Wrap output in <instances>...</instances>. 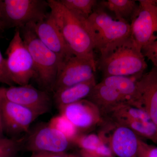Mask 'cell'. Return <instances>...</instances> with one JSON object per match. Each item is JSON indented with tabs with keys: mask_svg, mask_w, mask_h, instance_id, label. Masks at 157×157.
I'll return each instance as SVG.
<instances>
[{
	"mask_svg": "<svg viewBox=\"0 0 157 157\" xmlns=\"http://www.w3.org/2000/svg\"><path fill=\"white\" fill-rule=\"evenodd\" d=\"M48 2L51 15L73 55L97 66L94 39L86 19L70 12L59 0Z\"/></svg>",
	"mask_w": 157,
	"mask_h": 157,
	"instance_id": "1",
	"label": "cell"
},
{
	"mask_svg": "<svg viewBox=\"0 0 157 157\" xmlns=\"http://www.w3.org/2000/svg\"><path fill=\"white\" fill-rule=\"evenodd\" d=\"M145 59L130 37L100 55L97 67L104 77L125 76L139 79L147 67Z\"/></svg>",
	"mask_w": 157,
	"mask_h": 157,
	"instance_id": "2",
	"label": "cell"
},
{
	"mask_svg": "<svg viewBox=\"0 0 157 157\" xmlns=\"http://www.w3.org/2000/svg\"><path fill=\"white\" fill-rule=\"evenodd\" d=\"M86 21L92 35L95 50L100 55L131 37L130 23L113 18L98 6Z\"/></svg>",
	"mask_w": 157,
	"mask_h": 157,
	"instance_id": "3",
	"label": "cell"
},
{
	"mask_svg": "<svg viewBox=\"0 0 157 157\" xmlns=\"http://www.w3.org/2000/svg\"><path fill=\"white\" fill-rule=\"evenodd\" d=\"M20 30L33 61L38 83L44 90L52 92L61 65L59 59L38 38L34 32L33 24L25 26Z\"/></svg>",
	"mask_w": 157,
	"mask_h": 157,
	"instance_id": "4",
	"label": "cell"
},
{
	"mask_svg": "<svg viewBox=\"0 0 157 157\" xmlns=\"http://www.w3.org/2000/svg\"><path fill=\"white\" fill-rule=\"evenodd\" d=\"M48 1L4 0L0 7L2 29H21L45 18L50 11Z\"/></svg>",
	"mask_w": 157,
	"mask_h": 157,
	"instance_id": "5",
	"label": "cell"
},
{
	"mask_svg": "<svg viewBox=\"0 0 157 157\" xmlns=\"http://www.w3.org/2000/svg\"><path fill=\"white\" fill-rule=\"evenodd\" d=\"M6 53L7 70L14 84L27 85L32 78H36L33 61L23 40L19 29H15Z\"/></svg>",
	"mask_w": 157,
	"mask_h": 157,
	"instance_id": "6",
	"label": "cell"
},
{
	"mask_svg": "<svg viewBox=\"0 0 157 157\" xmlns=\"http://www.w3.org/2000/svg\"><path fill=\"white\" fill-rule=\"evenodd\" d=\"M106 117L114 124L132 129L138 136L157 144V125L143 108L129 103L120 104Z\"/></svg>",
	"mask_w": 157,
	"mask_h": 157,
	"instance_id": "7",
	"label": "cell"
},
{
	"mask_svg": "<svg viewBox=\"0 0 157 157\" xmlns=\"http://www.w3.org/2000/svg\"><path fill=\"white\" fill-rule=\"evenodd\" d=\"M138 2V9L130 23L131 37L141 50L157 38V5L155 0Z\"/></svg>",
	"mask_w": 157,
	"mask_h": 157,
	"instance_id": "8",
	"label": "cell"
},
{
	"mask_svg": "<svg viewBox=\"0 0 157 157\" xmlns=\"http://www.w3.org/2000/svg\"><path fill=\"white\" fill-rule=\"evenodd\" d=\"M24 137L22 149L31 152L65 153L70 140L48 124L40 125Z\"/></svg>",
	"mask_w": 157,
	"mask_h": 157,
	"instance_id": "9",
	"label": "cell"
},
{
	"mask_svg": "<svg viewBox=\"0 0 157 157\" xmlns=\"http://www.w3.org/2000/svg\"><path fill=\"white\" fill-rule=\"evenodd\" d=\"M3 95L6 100L31 109L39 116L48 113L52 108L53 98L49 92L30 85L4 87Z\"/></svg>",
	"mask_w": 157,
	"mask_h": 157,
	"instance_id": "10",
	"label": "cell"
},
{
	"mask_svg": "<svg viewBox=\"0 0 157 157\" xmlns=\"http://www.w3.org/2000/svg\"><path fill=\"white\" fill-rule=\"evenodd\" d=\"M97 67L79 57H71L59 68L52 93L95 78Z\"/></svg>",
	"mask_w": 157,
	"mask_h": 157,
	"instance_id": "11",
	"label": "cell"
},
{
	"mask_svg": "<svg viewBox=\"0 0 157 157\" xmlns=\"http://www.w3.org/2000/svg\"><path fill=\"white\" fill-rule=\"evenodd\" d=\"M1 109L3 131L10 138L28 133L31 124L39 117L31 109L6 100L4 95Z\"/></svg>",
	"mask_w": 157,
	"mask_h": 157,
	"instance_id": "12",
	"label": "cell"
},
{
	"mask_svg": "<svg viewBox=\"0 0 157 157\" xmlns=\"http://www.w3.org/2000/svg\"><path fill=\"white\" fill-rule=\"evenodd\" d=\"M33 27L40 41L58 57L61 65L74 56L50 12L45 18L33 24Z\"/></svg>",
	"mask_w": 157,
	"mask_h": 157,
	"instance_id": "13",
	"label": "cell"
},
{
	"mask_svg": "<svg viewBox=\"0 0 157 157\" xmlns=\"http://www.w3.org/2000/svg\"><path fill=\"white\" fill-rule=\"evenodd\" d=\"M109 144L113 153L118 157H142L146 144L132 129L115 125Z\"/></svg>",
	"mask_w": 157,
	"mask_h": 157,
	"instance_id": "14",
	"label": "cell"
},
{
	"mask_svg": "<svg viewBox=\"0 0 157 157\" xmlns=\"http://www.w3.org/2000/svg\"><path fill=\"white\" fill-rule=\"evenodd\" d=\"M77 130H85L96 124L101 119L99 109L94 104L86 100H81L59 108Z\"/></svg>",
	"mask_w": 157,
	"mask_h": 157,
	"instance_id": "15",
	"label": "cell"
},
{
	"mask_svg": "<svg viewBox=\"0 0 157 157\" xmlns=\"http://www.w3.org/2000/svg\"><path fill=\"white\" fill-rule=\"evenodd\" d=\"M139 107L157 125V68L153 67L138 80Z\"/></svg>",
	"mask_w": 157,
	"mask_h": 157,
	"instance_id": "16",
	"label": "cell"
},
{
	"mask_svg": "<svg viewBox=\"0 0 157 157\" xmlns=\"http://www.w3.org/2000/svg\"><path fill=\"white\" fill-rule=\"evenodd\" d=\"M86 99L95 105L99 109L101 117L106 116L120 104L127 103L115 90L101 82L97 83Z\"/></svg>",
	"mask_w": 157,
	"mask_h": 157,
	"instance_id": "17",
	"label": "cell"
},
{
	"mask_svg": "<svg viewBox=\"0 0 157 157\" xmlns=\"http://www.w3.org/2000/svg\"><path fill=\"white\" fill-rule=\"evenodd\" d=\"M138 79L130 76H112L104 77L101 82L115 90L127 103L139 107Z\"/></svg>",
	"mask_w": 157,
	"mask_h": 157,
	"instance_id": "18",
	"label": "cell"
},
{
	"mask_svg": "<svg viewBox=\"0 0 157 157\" xmlns=\"http://www.w3.org/2000/svg\"><path fill=\"white\" fill-rule=\"evenodd\" d=\"M95 77L88 81L65 88L53 93V101L58 108L86 99L96 85Z\"/></svg>",
	"mask_w": 157,
	"mask_h": 157,
	"instance_id": "19",
	"label": "cell"
},
{
	"mask_svg": "<svg viewBox=\"0 0 157 157\" xmlns=\"http://www.w3.org/2000/svg\"><path fill=\"white\" fill-rule=\"evenodd\" d=\"M98 6L112 12L115 19L131 21L138 8V1L135 0H107L98 2Z\"/></svg>",
	"mask_w": 157,
	"mask_h": 157,
	"instance_id": "20",
	"label": "cell"
},
{
	"mask_svg": "<svg viewBox=\"0 0 157 157\" xmlns=\"http://www.w3.org/2000/svg\"><path fill=\"white\" fill-rule=\"evenodd\" d=\"M76 138H78L76 140L82 149L84 157H113L110 147L98 135L91 134Z\"/></svg>",
	"mask_w": 157,
	"mask_h": 157,
	"instance_id": "21",
	"label": "cell"
},
{
	"mask_svg": "<svg viewBox=\"0 0 157 157\" xmlns=\"http://www.w3.org/2000/svg\"><path fill=\"white\" fill-rule=\"evenodd\" d=\"M62 5L76 16L87 19L98 6L97 0H59Z\"/></svg>",
	"mask_w": 157,
	"mask_h": 157,
	"instance_id": "22",
	"label": "cell"
},
{
	"mask_svg": "<svg viewBox=\"0 0 157 157\" xmlns=\"http://www.w3.org/2000/svg\"><path fill=\"white\" fill-rule=\"evenodd\" d=\"M48 124L65 135L69 140L77 138V131L76 127L64 116L60 114L51 119Z\"/></svg>",
	"mask_w": 157,
	"mask_h": 157,
	"instance_id": "23",
	"label": "cell"
},
{
	"mask_svg": "<svg viewBox=\"0 0 157 157\" xmlns=\"http://www.w3.org/2000/svg\"><path fill=\"white\" fill-rule=\"evenodd\" d=\"M141 52L145 58L148 59L153 67L157 68V38L144 46Z\"/></svg>",
	"mask_w": 157,
	"mask_h": 157,
	"instance_id": "24",
	"label": "cell"
},
{
	"mask_svg": "<svg viewBox=\"0 0 157 157\" xmlns=\"http://www.w3.org/2000/svg\"><path fill=\"white\" fill-rule=\"evenodd\" d=\"M0 82L10 86H13V83L9 76L7 67L6 59L3 58L0 50Z\"/></svg>",
	"mask_w": 157,
	"mask_h": 157,
	"instance_id": "25",
	"label": "cell"
},
{
	"mask_svg": "<svg viewBox=\"0 0 157 157\" xmlns=\"http://www.w3.org/2000/svg\"><path fill=\"white\" fill-rule=\"evenodd\" d=\"M30 157H67L65 153H56L47 152H35Z\"/></svg>",
	"mask_w": 157,
	"mask_h": 157,
	"instance_id": "26",
	"label": "cell"
},
{
	"mask_svg": "<svg viewBox=\"0 0 157 157\" xmlns=\"http://www.w3.org/2000/svg\"><path fill=\"white\" fill-rule=\"evenodd\" d=\"M142 157H157V147L146 144Z\"/></svg>",
	"mask_w": 157,
	"mask_h": 157,
	"instance_id": "27",
	"label": "cell"
},
{
	"mask_svg": "<svg viewBox=\"0 0 157 157\" xmlns=\"http://www.w3.org/2000/svg\"><path fill=\"white\" fill-rule=\"evenodd\" d=\"M4 87H0V138L4 137V131H3L2 121V109H1V102L3 97Z\"/></svg>",
	"mask_w": 157,
	"mask_h": 157,
	"instance_id": "28",
	"label": "cell"
},
{
	"mask_svg": "<svg viewBox=\"0 0 157 157\" xmlns=\"http://www.w3.org/2000/svg\"><path fill=\"white\" fill-rule=\"evenodd\" d=\"M5 137H2V138H0V147L2 146V144L4 143V140H5Z\"/></svg>",
	"mask_w": 157,
	"mask_h": 157,
	"instance_id": "29",
	"label": "cell"
},
{
	"mask_svg": "<svg viewBox=\"0 0 157 157\" xmlns=\"http://www.w3.org/2000/svg\"><path fill=\"white\" fill-rule=\"evenodd\" d=\"M2 0H0V7H1V3H2ZM2 30V23H1V17H0V30Z\"/></svg>",
	"mask_w": 157,
	"mask_h": 157,
	"instance_id": "30",
	"label": "cell"
},
{
	"mask_svg": "<svg viewBox=\"0 0 157 157\" xmlns=\"http://www.w3.org/2000/svg\"><path fill=\"white\" fill-rule=\"evenodd\" d=\"M155 2L156 3L157 5V0H155Z\"/></svg>",
	"mask_w": 157,
	"mask_h": 157,
	"instance_id": "31",
	"label": "cell"
}]
</instances>
